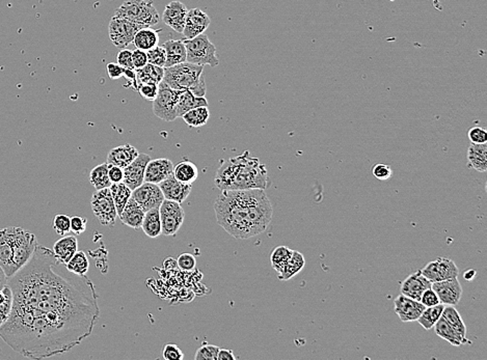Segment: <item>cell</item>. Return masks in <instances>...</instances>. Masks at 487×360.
<instances>
[{
	"label": "cell",
	"instance_id": "obj_1",
	"mask_svg": "<svg viewBox=\"0 0 487 360\" xmlns=\"http://www.w3.org/2000/svg\"><path fill=\"white\" fill-rule=\"evenodd\" d=\"M13 308L0 339L24 357L67 353L90 337L100 317L96 286L72 273L52 249L38 244L30 261L11 277Z\"/></svg>",
	"mask_w": 487,
	"mask_h": 360
},
{
	"label": "cell",
	"instance_id": "obj_2",
	"mask_svg": "<svg viewBox=\"0 0 487 360\" xmlns=\"http://www.w3.org/2000/svg\"><path fill=\"white\" fill-rule=\"evenodd\" d=\"M217 224L236 239H250L266 231L273 209L263 189L223 190L215 202Z\"/></svg>",
	"mask_w": 487,
	"mask_h": 360
},
{
	"label": "cell",
	"instance_id": "obj_3",
	"mask_svg": "<svg viewBox=\"0 0 487 360\" xmlns=\"http://www.w3.org/2000/svg\"><path fill=\"white\" fill-rule=\"evenodd\" d=\"M215 186L223 190H265L270 185L266 165L248 151L239 156L223 161L217 169Z\"/></svg>",
	"mask_w": 487,
	"mask_h": 360
},
{
	"label": "cell",
	"instance_id": "obj_4",
	"mask_svg": "<svg viewBox=\"0 0 487 360\" xmlns=\"http://www.w3.org/2000/svg\"><path fill=\"white\" fill-rule=\"evenodd\" d=\"M203 71L204 65L185 61L172 67H164L163 81L177 91H190L204 78Z\"/></svg>",
	"mask_w": 487,
	"mask_h": 360
},
{
	"label": "cell",
	"instance_id": "obj_5",
	"mask_svg": "<svg viewBox=\"0 0 487 360\" xmlns=\"http://www.w3.org/2000/svg\"><path fill=\"white\" fill-rule=\"evenodd\" d=\"M114 17L130 20L152 28L159 23L160 17L152 0H125L115 12Z\"/></svg>",
	"mask_w": 487,
	"mask_h": 360
},
{
	"label": "cell",
	"instance_id": "obj_6",
	"mask_svg": "<svg viewBox=\"0 0 487 360\" xmlns=\"http://www.w3.org/2000/svg\"><path fill=\"white\" fill-rule=\"evenodd\" d=\"M184 45L186 47V61L188 63L208 65L212 67L219 65L217 47L206 34H202L189 40L185 39Z\"/></svg>",
	"mask_w": 487,
	"mask_h": 360
},
{
	"label": "cell",
	"instance_id": "obj_7",
	"mask_svg": "<svg viewBox=\"0 0 487 360\" xmlns=\"http://www.w3.org/2000/svg\"><path fill=\"white\" fill-rule=\"evenodd\" d=\"M14 248V271H19L34 255L38 241L36 235L19 226H9Z\"/></svg>",
	"mask_w": 487,
	"mask_h": 360
},
{
	"label": "cell",
	"instance_id": "obj_8",
	"mask_svg": "<svg viewBox=\"0 0 487 360\" xmlns=\"http://www.w3.org/2000/svg\"><path fill=\"white\" fill-rule=\"evenodd\" d=\"M90 206H92L95 218L98 220L100 224L110 226V228H112L116 224L119 218L118 212H117L116 204L112 200L110 188L96 190L92 193Z\"/></svg>",
	"mask_w": 487,
	"mask_h": 360
},
{
	"label": "cell",
	"instance_id": "obj_9",
	"mask_svg": "<svg viewBox=\"0 0 487 360\" xmlns=\"http://www.w3.org/2000/svg\"><path fill=\"white\" fill-rule=\"evenodd\" d=\"M180 91L168 87L163 81L158 85V93L153 101V112L160 120L174 122L177 118V103Z\"/></svg>",
	"mask_w": 487,
	"mask_h": 360
},
{
	"label": "cell",
	"instance_id": "obj_10",
	"mask_svg": "<svg viewBox=\"0 0 487 360\" xmlns=\"http://www.w3.org/2000/svg\"><path fill=\"white\" fill-rule=\"evenodd\" d=\"M143 28H148V26L130 20L112 17L108 26L110 41L117 48L125 49L133 42L135 34Z\"/></svg>",
	"mask_w": 487,
	"mask_h": 360
},
{
	"label": "cell",
	"instance_id": "obj_11",
	"mask_svg": "<svg viewBox=\"0 0 487 360\" xmlns=\"http://www.w3.org/2000/svg\"><path fill=\"white\" fill-rule=\"evenodd\" d=\"M161 220V234L163 236H175L182 226L185 220V212L181 204L172 200H164L159 207Z\"/></svg>",
	"mask_w": 487,
	"mask_h": 360
},
{
	"label": "cell",
	"instance_id": "obj_12",
	"mask_svg": "<svg viewBox=\"0 0 487 360\" xmlns=\"http://www.w3.org/2000/svg\"><path fill=\"white\" fill-rule=\"evenodd\" d=\"M421 272L431 282L457 277L459 274V270L456 264L448 257H437L435 261L429 262L423 269H421Z\"/></svg>",
	"mask_w": 487,
	"mask_h": 360
},
{
	"label": "cell",
	"instance_id": "obj_13",
	"mask_svg": "<svg viewBox=\"0 0 487 360\" xmlns=\"http://www.w3.org/2000/svg\"><path fill=\"white\" fill-rule=\"evenodd\" d=\"M131 198L141 207L145 212L151 209H159L166 200L159 185L149 182H143L137 189L132 190Z\"/></svg>",
	"mask_w": 487,
	"mask_h": 360
},
{
	"label": "cell",
	"instance_id": "obj_14",
	"mask_svg": "<svg viewBox=\"0 0 487 360\" xmlns=\"http://www.w3.org/2000/svg\"><path fill=\"white\" fill-rule=\"evenodd\" d=\"M431 288L437 293L439 302L445 306H457L461 299L462 286L457 277L433 282Z\"/></svg>",
	"mask_w": 487,
	"mask_h": 360
},
{
	"label": "cell",
	"instance_id": "obj_15",
	"mask_svg": "<svg viewBox=\"0 0 487 360\" xmlns=\"http://www.w3.org/2000/svg\"><path fill=\"white\" fill-rule=\"evenodd\" d=\"M150 160H151V157L149 155L139 153V156L130 165L123 169V171H124L123 183L128 186L131 190L139 187L145 182L146 167Z\"/></svg>",
	"mask_w": 487,
	"mask_h": 360
},
{
	"label": "cell",
	"instance_id": "obj_16",
	"mask_svg": "<svg viewBox=\"0 0 487 360\" xmlns=\"http://www.w3.org/2000/svg\"><path fill=\"white\" fill-rule=\"evenodd\" d=\"M210 23V17L202 10L197 9V8L188 10L186 19H185L184 28H183V36L187 40L196 38V36L204 34Z\"/></svg>",
	"mask_w": 487,
	"mask_h": 360
},
{
	"label": "cell",
	"instance_id": "obj_17",
	"mask_svg": "<svg viewBox=\"0 0 487 360\" xmlns=\"http://www.w3.org/2000/svg\"><path fill=\"white\" fill-rule=\"evenodd\" d=\"M425 306L420 301L399 295L394 301V310L402 322H415L424 312Z\"/></svg>",
	"mask_w": 487,
	"mask_h": 360
},
{
	"label": "cell",
	"instance_id": "obj_18",
	"mask_svg": "<svg viewBox=\"0 0 487 360\" xmlns=\"http://www.w3.org/2000/svg\"><path fill=\"white\" fill-rule=\"evenodd\" d=\"M433 282H429L424 275H423L421 269L415 273L410 274L408 277L402 282L400 286V292L402 295L406 297L412 298V299L420 301L421 296L426 291L427 289L431 288Z\"/></svg>",
	"mask_w": 487,
	"mask_h": 360
},
{
	"label": "cell",
	"instance_id": "obj_19",
	"mask_svg": "<svg viewBox=\"0 0 487 360\" xmlns=\"http://www.w3.org/2000/svg\"><path fill=\"white\" fill-rule=\"evenodd\" d=\"M174 175V165L166 158L150 160L145 171V182L159 184Z\"/></svg>",
	"mask_w": 487,
	"mask_h": 360
},
{
	"label": "cell",
	"instance_id": "obj_20",
	"mask_svg": "<svg viewBox=\"0 0 487 360\" xmlns=\"http://www.w3.org/2000/svg\"><path fill=\"white\" fill-rule=\"evenodd\" d=\"M158 185H159L166 200H172V202H179V204L185 202L192 189L191 184H185L178 181L174 175L170 176V178L164 180Z\"/></svg>",
	"mask_w": 487,
	"mask_h": 360
},
{
	"label": "cell",
	"instance_id": "obj_21",
	"mask_svg": "<svg viewBox=\"0 0 487 360\" xmlns=\"http://www.w3.org/2000/svg\"><path fill=\"white\" fill-rule=\"evenodd\" d=\"M187 12H188V9L184 3L181 1H172L164 9L162 21L175 32L182 34Z\"/></svg>",
	"mask_w": 487,
	"mask_h": 360
},
{
	"label": "cell",
	"instance_id": "obj_22",
	"mask_svg": "<svg viewBox=\"0 0 487 360\" xmlns=\"http://www.w3.org/2000/svg\"><path fill=\"white\" fill-rule=\"evenodd\" d=\"M14 248L10 236L9 226L0 230V267L8 278L15 274L13 267Z\"/></svg>",
	"mask_w": 487,
	"mask_h": 360
},
{
	"label": "cell",
	"instance_id": "obj_23",
	"mask_svg": "<svg viewBox=\"0 0 487 360\" xmlns=\"http://www.w3.org/2000/svg\"><path fill=\"white\" fill-rule=\"evenodd\" d=\"M139 155V150H137L135 147H133L132 145H129V143H126V145H122V146L117 147V148L110 150V153H108L106 162L110 165H115V167L125 169V167L130 165Z\"/></svg>",
	"mask_w": 487,
	"mask_h": 360
},
{
	"label": "cell",
	"instance_id": "obj_24",
	"mask_svg": "<svg viewBox=\"0 0 487 360\" xmlns=\"http://www.w3.org/2000/svg\"><path fill=\"white\" fill-rule=\"evenodd\" d=\"M145 213L141 207L131 198L119 218L125 226H129L133 230H139L143 224Z\"/></svg>",
	"mask_w": 487,
	"mask_h": 360
},
{
	"label": "cell",
	"instance_id": "obj_25",
	"mask_svg": "<svg viewBox=\"0 0 487 360\" xmlns=\"http://www.w3.org/2000/svg\"><path fill=\"white\" fill-rule=\"evenodd\" d=\"M78 249V241L75 236H63L53 245L52 251L59 263L66 264L72 259Z\"/></svg>",
	"mask_w": 487,
	"mask_h": 360
},
{
	"label": "cell",
	"instance_id": "obj_26",
	"mask_svg": "<svg viewBox=\"0 0 487 360\" xmlns=\"http://www.w3.org/2000/svg\"><path fill=\"white\" fill-rule=\"evenodd\" d=\"M468 167L479 173L487 171L486 143H472L468 150Z\"/></svg>",
	"mask_w": 487,
	"mask_h": 360
},
{
	"label": "cell",
	"instance_id": "obj_27",
	"mask_svg": "<svg viewBox=\"0 0 487 360\" xmlns=\"http://www.w3.org/2000/svg\"><path fill=\"white\" fill-rule=\"evenodd\" d=\"M162 46L166 52L164 67H172L186 61V47H185L184 41L168 40Z\"/></svg>",
	"mask_w": 487,
	"mask_h": 360
},
{
	"label": "cell",
	"instance_id": "obj_28",
	"mask_svg": "<svg viewBox=\"0 0 487 360\" xmlns=\"http://www.w3.org/2000/svg\"><path fill=\"white\" fill-rule=\"evenodd\" d=\"M208 105L209 103L206 98L197 97L188 89H183L179 94L178 103H177V118H182L183 114L193 108L202 107V106L208 107Z\"/></svg>",
	"mask_w": 487,
	"mask_h": 360
},
{
	"label": "cell",
	"instance_id": "obj_29",
	"mask_svg": "<svg viewBox=\"0 0 487 360\" xmlns=\"http://www.w3.org/2000/svg\"><path fill=\"white\" fill-rule=\"evenodd\" d=\"M160 30L151 28H143L135 34L133 44L137 49L148 51L159 44Z\"/></svg>",
	"mask_w": 487,
	"mask_h": 360
},
{
	"label": "cell",
	"instance_id": "obj_30",
	"mask_svg": "<svg viewBox=\"0 0 487 360\" xmlns=\"http://www.w3.org/2000/svg\"><path fill=\"white\" fill-rule=\"evenodd\" d=\"M441 317L447 321L448 324L456 331V333L464 339L466 345L472 343V341H468V337H466V324H464V320H462L461 316H460L458 310H456L455 306H446Z\"/></svg>",
	"mask_w": 487,
	"mask_h": 360
},
{
	"label": "cell",
	"instance_id": "obj_31",
	"mask_svg": "<svg viewBox=\"0 0 487 360\" xmlns=\"http://www.w3.org/2000/svg\"><path fill=\"white\" fill-rule=\"evenodd\" d=\"M137 83H152L159 85L163 81L164 67L147 63L141 69L135 70Z\"/></svg>",
	"mask_w": 487,
	"mask_h": 360
},
{
	"label": "cell",
	"instance_id": "obj_32",
	"mask_svg": "<svg viewBox=\"0 0 487 360\" xmlns=\"http://www.w3.org/2000/svg\"><path fill=\"white\" fill-rule=\"evenodd\" d=\"M141 230L149 238H157L162 235L159 209H151L145 213Z\"/></svg>",
	"mask_w": 487,
	"mask_h": 360
},
{
	"label": "cell",
	"instance_id": "obj_33",
	"mask_svg": "<svg viewBox=\"0 0 487 360\" xmlns=\"http://www.w3.org/2000/svg\"><path fill=\"white\" fill-rule=\"evenodd\" d=\"M174 177L182 183L192 185L193 182H196L199 177L198 167L191 161H180L174 167Z\"/></svg>",
	"mask_w": 487,
	"mask_h": 360
},
{
	"label": "cell",
	"instance_id": "obj_34",
	"mask_svg": "<svg viewBox=\"0 0 487 360\" xmlns=\"http://www.w3.org/2000/svg\"><path fill=\"white\" fill-rule=\"evenodd\" d=\"M305 265L306 261L304 255L299 251H293V253H292L291 257L288 261L287 265L279 272V279H291L293 276L297 275V273H299L303 270Z\"/></svg>",
	"mask_w": 487,
	"mask_h": 360
},
{
	"label": "cell",
	"instance_id": "obj_35",
	"mask_svg": "<svg viewBox=\"0 0 487 360\" xmlns=\"http://www.w3.org/2000/svg\"><path fill=\"white\" fill-rule=\"evenodd\" d=\"M433 328H435V333H437L439 337H441V339L447 341L450 345L454 346V347H459V346L466 345L464 339H462L461 337L456 333V331L448 324L447 321H446L443 317H441L439 320L435 323Z\"/></svg>",
	"mask_w": 487,
	"mask_h": 360
},
{
	"label": "cell",
	"instance_id": "obj_36",
	"mask_svg": "<svg viewBox=\"0 0 487 360\" xmlns=\"http://www.w3.org/2000/svg\"><path fill=\"white\" fill-rule=\"evenodd\" d=\"M110 189V192H112V200H114L115 204H116L118 216H120L127 202H128L129 200L131 198L132 190H131L128 186L125 185L123 182L112 184Z\"/></svg>",
	"mask_w": 487,
	"mask_h": 360
},
{
	"label": "cell",
	"instance_id": "obj_37",
	"mask_svg": "<svg viewBox=\"0 0 487 360\" xmlns=\"http://www.w3.org/2000/svg\"><path fill=\"white\" fill-rule=\"evenodd\" d=\"M182 118L185 124L188 125L191 128H199V127L205 126L208 123L209 118H210V112L206 106L193 108L183 114Z\"/></svg>",
	"mask_w": 487,
	"mask_h": 360
},
{
	"label": "cell",
	"instance_id": "obj_38",
	"mask_svg": "<svg viewBox=\"0 0 487 360\" xmlns=\"http://www.w3.org/2000/svg\"><path fill=\"white\" fill-rule=\"evenodd\" d=\"M108 169H110V165L108 162L97 165L92 169L90 173V181L95 189L100 190L110 187L112 182L108 177Z\"/></svg>",
	"mask_w": 487,
	"mask_h": 360
},
{
	"label": "cell",
	"instance_id": "obj_39",
	"mask_svg": "<svg viewBox=\"0 0 487 360\" xmlns=\"http://www.w3.org/2000/svg\"><path fill=\"white\" fill-rule=\"evenodd\" d=\"M445 306V304H439L437 306H430V308H425L424 312L422 313L420 318L417 321L423 328L426 329V330H430L435 326V323L441 318Z\"/></svg>",
	"mask_w": 487,
	"mask_h": 360
},
{
	"label": "cell",
	"instance_id": "obj_40",
	"mask_svg": "<svg viewBox=\"0 0 487 360\" xmlns=\"http://www.w3.org/2000/svg\"><path fill=\"white\" fill-rule=\"evenodd\" d=\"M66 268L77 275H86L90 269V262L84 251H76L72 259L66 264Z\"/></svg>",
	"mask_w": 487,
	"mask_h": 360
},
{
	"label": "cell",
	"instance_id": "obj_41",
	"mask_svg": "<svg viewBox=\"0 0 487 360\" xmlns=\"http://www.w3.org/2000/svg\"><path fill=\"white\" fill-rule=\"evenodd\" d=\"M293 251L287 246H279L273 249L270 255L271 266L277 272V274L287 265L288 261L291 257Z\"/></svg>",
	"mask_w": 487,
	"mask_h": 360
},
{
	"label": "cell",
	"instance_id": "obj_42",
	"mask_svg": "<svg viewBox=\"0 0 487 360\" xmlns=\"http://www.w3.org/2000/svg\"><path fill=\"white\" fill-rule=\"evenodd\" d=\"M3 292L6 294V299L0 304V326L8 320L13 308V292L8 284L3 288Z\"/></svg>",
	"mask_w": 487,
	"mask_h": 360
},
{
	"label": "cell",
	"instance_id": "obj_43",
	"mask_svg": "<svg viewBox=\"0 0 487 360\" xmlns=\"http://www.w3.org/2000/svg\"><path fill=\"white\" fill-rule=\"evenodd\" d=\"M52 226L57 234L65 236L71 232V218L65 214L57 215L53 218Z\"/></svg>",
	"mask_w": 487,
	"mask_h": 360
},
{
	"label": "cell",
	"instance_id": "obj_44",
	"mask_svg": "<svg viewBox=\"0 0 487 360\" xmlns=\"http://www.w3.org/2000/svg\"><path fill=\"white\" fill-rule=\"evenodd\" d=\"M146 52H147L148 63L164 67L166 61V52L163 46L157 45V46L146 51Z\"/></svg>",
	"mask_w": 487,
	"mask_h": 360
},
{
	"label": "cell",
	"instance_id": "obj_45",
	"mask_svg": "<svg viewBox=\"0 0 487 360\" xmlns=\"http://www.w3.org/2000/svg\"><path fill=\"white\" fill-rule=\"evenodd\" d=\"M221 348L219 346L211 345V343H204L202 347L199 348L195 355L196 360H217V354Z\"/></svg>",
	"mask_w": 487,
	"mask_h": 360
},
{
	"label": "cell",
	"instance_id": "obj_46",
	"mask_svg": "<svg viewBox=\"0 0 487 360\" xmlns=\"http://www.w3.org/2000/svg\"><path fill=\"white\" fill-rule=\"evenodd\" d=\"M177 265H178L179 269L182 270V271H192V270L196 269V257H193V255H191V253H182V255H179L178 259H177Z\"/></svg>",
	"mask_w": 487,
	"mask_h": 360
},
{
	"label": "cell",
	"instance_id": "obj_47",
	"mask_svg": "<svg viewBox=\"0 0 487 360\" xmlns=\"http://www.w3.org/2000/svg\"><path fill=\"white\" fill-rule=\"evenodd\" d=\"M137 92L143 99L148 101L153 102L155 100L158 93V85H152V83H139Z\"/></svg>",
	"mask_w": 487,
	"mask_h": 360
},
{
	"label": "cell",
	"instance_id": "obj_48",
	"mask_svg": "<svg viewBox=\"0 0 487 360\" xmlns=\"http://www.w3.org/2000/svg\"><path fill=\"white\" fill-rule=\"evenodd\" d=\"M162 356L166 360H182L184 353L176 343H166L162 351Z\"/></svg>",
	"mask_w": 487,
	"mask_h": 360
},
{
	"label": "cell",
	"instance_id": "obj_49",
	"mask_svg": "<svg viewBox=\"0 0 487 360\" xmlns=\"http://www.w3.org/2000/svg\"><path fill=\"white\" fill-rule=\"evenodd\" d=\"M372 173H373L376 179L380 180V181H386V180L392 177L393 171H392V167L388 165L377 163V165H374L373 169H372Z\"/></svg>",
	"mask_w": 487,
	"mask_h": 360
},
{
	"label": "cell",
	"instance_id": "obj_50",
	"mask_svg": "<svg viewBox=\"0 0 487 360\" xmlns=\"http://www.w3.org/2000/svg\"><path fill=\"white\" fill-rule=\"evenodd\" d=\"M468 136L472 143L487 142V131L483 127H473L468 130Z\"/></svg>",
	"mask_w": 487,
	"mask_h": 360
},
{
	"label": "cell",
	"instance_id": "obj_51",
	"mask_svg": "<svg viewBox=\"0 0 487 360\" xmlns=\"http://www.w3.org/2000/svg\"><path fill=\"white\" fill-rule=\"evenodd\" d=\"M420 302L425 308H430V306H437V304H441L437 293H435L433 288H429V289H427L426 291L422 294L420 298Z\"/></svg>",
	"mask_w": 487,
	"mask_h": 360
},
{
	"label": "cell",
	"instance_id": "obj_52",
	"mask_svg": "<svg viewBox=\"0 0 487 360\" xmlns=\"http://www.w3.org/2000/svg\"><path fill=\"white\" fill-rule=\"evenodd\" d=\"M117 61L121 67L125 69H135L132 63V52L128 49H123L117 57Z\"/></svg>",
	"mask_w": 487,
	"mask_h": 360
},
{
	"label": "cell",
	"instance_id": "obj_53",
	"mask_svg": "<svg viewBox=\"0 0 487 360\" xmlns=\"http://www.w3.org/2000/svg\"><path fill=\"white\" fill-rule=\"evenodd\" d=\"M88 220L81 216H73L71 218V232L74 235H80L86 232Z\"/></svg>",
	"mask_w": 487,
	"mask_h": 360
},
{
	"label": "cell",
	"instance_id": "obj_54",
	"mask_svg": "<svg viewBox=\"0 0 487 360\" xmlns=\"http://www.w3.org/2000/svg\"><path fill=\"white\" fill-rule=\"evenodd\" d=\"M132 63L135 70L145 67L148 63L147 52L141 49H135L132 52Z\"/></svg>",
	"mask_w": 487,
	"mask_h": 360
},
{
	"label": "cell",
	"instance_id": "obj_55",
	"mask_svg": "<svg viewBox=\"0 0 487 360\" xmlns=\"http://www.w3.org/2000/svg\"><path fill=\"white\" fill-rule=\"evenodd\" d=\"M108 74L110 79L112 81H116V79L122 78L124 76L125 67H121L119 63H108Z\"/></svg>",
	"mask_w": 487,
	"mask_h": 360
},
{
	"label": "cell",
	"instance_id": "obj_56",
	"mask_svg": "<svg viewBox=\"0 0 487 360\" xmlns=\"http://www.w3.org/2000/svg\"><path fill=\"white\" fill-rule=\"evenodd\" d=\"M108 177H110L112 184L120 183V182H123L124 171H123V169H121V167H115V165H110V169H108Z\"/></svg>",
	"mask_w": 487,
	"mask_h": 360
},
{
	"label": "cell",
	"instance_id": "obj_57",
	"mask_svg": "<svg viewBox=\"0 0 487 360\" xmlns=\"http://www.w3.org/2000/svg\"><path fill=\"white\" fill-rule=\"evenodd\" d=\"M217 359L234 360L236 359V356L232 350L219 349V354H217Z\"/></svg>",
	"mask_w": 487,
	"mask_h": 360
},
{
	"label": "cell",
	"instance_id": "obj_58",
	"mask_svg": "<svg viewBox=\"0 0 487 360\" xmlns=\"http://www.w3.org/2000/svg\"><path fill=\"white\" fill-rule=\"evenodd\" d=\"M8 284V276L6 275L3 268L0 267V290H3Z\"/></svg>",
	"mask_w": 487,
	"mask_h": 360
},
{
	"label": "cell",
	"instance_id": "obj_59",
	"mask_svg": "<svg viewBox=\"0 0 487 360\" xmlns=\"http://www.w3.org/2000/svg\"><path fill=\"white\" fill-rule=\"evenodd\" d=\"M475 276H476V271L474 269H468L464 272V279L468 280V282L474 279Z\"/></svg>",
	"mask_w": 487,
	"mask_h": 360
},
{
	"label": "cell",
	"instance_id": "obj_60",
	"mask_svg": "<svg viewBox=\"0 0 487 360\" xmlns=\"http://www.w3.org/2000/svg\"><path fill=\"white\" fill-rule=\"evenodd\" d=\"M5 299H6L5 292H3V289L0 290V304H3V302L5 301Z\"/></svg>",
	"mask_w": 487,
	"mask_h": 360
}]
</instances>
